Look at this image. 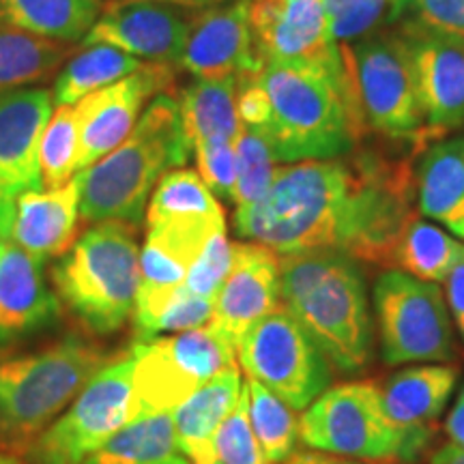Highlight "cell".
Listing matches in <instances>:
<instances>
[{
	"label": "cell",
	"instance_id": "19",
	"mask_svg": "<svg viewBox=\"0 0 464 464\" xmlns=\"http://www.w3.org/2000/svg\"><path fill=\"white\" fill-rule=\"evenodd\" d=\"M458 368L448 363L413 365L381 387L382 409L400 434V460H415L432 437V426L456 390Z\"/></svg>",
	"mask_w": 464,
	"mask_h": 464
},
{
	"label": "cell",
	"instance_id": "13",
	"mask_svg": "<svg viewBox=\"0 0 464 464\" xmlns=\"http://www.w3.org/2000/svg\"><path fill=\"white\" fill-rule=\"evenodd\" d=\"M249 26L263 63L344 73L324 0H249Z\"/></svg>",
	"mask_w": 464,
	"mask_h": 464
},
{
	"label": "cell",
	"instance_id": "27",
	"mask_svg": "<svg viewBox=\"0 0 464 464\" xmlns=\"http://www.w3.org/2000/svg\"><path fill=\"white\" fill-rule=\"evenodd\" d=\"M102 7V0H3L0 24L69 45L89 34Z\"/></svg>",
	"mask_w": 464,
	"mask_h": 464
},
{
	"label": "cell",
	"instance_id": "10",
	"mask_svg": "<svg viewBox=\"0 0 464 464\" xmlns=\"http://www.w3.org/2000/svg\"><path fill=\"white\" fill-rule=\"evenodd\" d=\"M131 372V351L110 359L67 406V413L31 445L28 464H82L136 420Z\"/></svg>",
	"mask_w": 464,
	"mask_h": 464
},
{
	"label": "cell",
	"instance_id": "39",
	"mask_svg": "<svg viewBox=\"0 0 464 464\" xmlns=\"http://www.w3.org/2000/svg\"><path fill=\"white\" fill-rule=\"evenodd\" d=\"M211 314L213 301L196 297L181 286L170 299V304L149 323V327L136 335V342L160 338L161 334H181L205 327L211 321Z\"/></svg>",
	"mask_w": 464,
	"mask_h": 464
},
{
	"label": "cell",
	"instance_id": "5",
	"mask_svg": "<svg viewBox=\"0 0 464 464\" xmlns=\"http://www.w3.org/2000/svg\"><path fill=\"white\" fill-rule=\"evenodd\" d=\"M106 353L78 335L0 362V445L28 451L106 365Z\"/></svg>",
	"mask_w": 464,
	"mask_h": 464
},
{
	"label": "cell",
	"instance_id": "36",
	"mask_svg": "<svg viewBox=\"0 0 464 464\" xmlns=\"http://www.w3.org/2000/svg\"><path fill=\"white\" fill-rule=\"evenodd\" d=\"M398 0H324L338 45L355 44L381 28L392 26Z\"/></svg>",
	"mask_w": 464,
	"mask_h": 464
},
{
	"label": "cell",
	"instance_id": "41",
	"mask_svg": "<svg viewBox=\"0 0 464 464\" xmlns=\"http://www.w3.org/2000/svg\"><path fill=\"white\" fill-rule=\"evenodd\" d=\"M445 293H448L450 314L454 318L458 332H460V338L464 340V256L450 271L448 280H445Z\"/></svg>",
	"mask_w": 464,
	"mask_h": 464
},
{
	"label": "cell",
	"instance_id": "47",
	"mask_svg": "<svg viewBox=\"0 0 464 464\" xmlns=\"http://www.w3.org/2000/svg\"><path fill=\"white\" fill-rule=\"evenodd\" d=\"M0 3H3V0H0Z\"/></svg>",
	"mask_w": 464,
	"mask_h": 464
},
{
	"label": "cell",
	"instance_id": "29",
	"mask_svg": "<svg viewBox=\"0 0 464 464\" xmlns=\"http://www.w3.org/2000/svg\"><path fill=\"white\" fill-rule=\"evenodd\" d=\"M82 464H189L179 448L172 413L142 415Z\"/></svg>",
	"mask_w": 464,
	"mask_h": 464
},
{
	"label": "cell",
	"instance_id": "43",
	"mask_svg": "<svg viewBox=\"0 0 464 464\" xmlns=\"http://www.w3.org/2000/svg\"><path fill=\"white\" fill-rule=\"evenodd\" d=\"M284 464H363L353 458H340L332 454H321V451H295Z\"/></svg>",
	"mask_w": 464,
	"mask_h": 464
},
{
	"label": "cell",
	"instance_id": "14",
	"mask_svg": "<svg viewBox=\"0 0 464 464\" xmlns=\"http://www.w3.org/2000/svg\"><path fill=\"white\" fill-rule=\"evenodd\" d=\"M177 67L161 63L144 65L119 82L75 103L78 125V172L100 161L130 136L149 100L170 92Z\"/></svg>",
	"mask_w": 464,
	"mask_h": 464
},
{
	"label": "cell",
	"instance_id": "16",
	"mask_svg": "<svg viewBox=\"0 0 464 464\" xmlns=\"http://www.w3.org/2000/svg\"><path fill=\"white\" fill-rule=\"evenodd\" d=\"M249 26V0H222L196 9L179 67L194 78H239L263 67Z\"/></svg>",
	"mask_w": 464,
	"mask_h": 464
},
{
	"label": "cell",
	"instance_id": "21",
	"mask_svg": "<svg viewBox=\"0 0 464 464\" xmlns=\"http://www.w3.org/2000/svg\"><path fill=\"white\" fill-rule=\"evenodd\" d=\"M404 33L413 48L428 136L439 138L460 130L464 127V42L426 33Z\"/></svg>",
	"mask_w": 464,
	"mask_h": 464
},
{
	"label": "cell",
	"instance_id": "3",
	"mask_svg": "<svg viewBox=\"0 0 464 464\" xmlns=\"http://www.w3.org/2000/svg\"><path fill=\"white\" fill-rule=\"evenodd\" d=\"M258 82L269 100L263 136L280 164L335 160L353 153L365 131L344 73L321 67L265 63Z\"/></svg>",
	"mask_w": 464,
	"mask_h": 464
},
{
	"label": "cell",
	"instance_id": "22",
	"mask_svg": "<svg viewBox=\"0 0 464 464\" xmlns=\"http://www.w3.org/2000/svg\"><path fill=\"white\" fill-rule=\"evenodd\" d=\"M80 191L75 179L56 189H33L17 196L7 241L45 263L61 258L80 237Z\"/></svg>",
	"mask_w": 464,
	"mask_h": 464
},
{
	"label": "cell",
	"instance_id": "32",
	"mask_svg": "<svg viewBox=\"0 0 464 464\" xmlns=\"http://www.w3.org/2000/svg\"><path fill=\"white\" fill-rule=\"evenodd\" d=\"M249 423L269 464H284L297 450L299 420L286 402L258 381L247 379Z\"/></svg>",
	"mask_w": 464,
	"mask_h": 464
},
{
	"label": "cell",
	"instance_id": "40",
	"mask_svg": "<svg viewBox=\"0 0 464 464\" xmlns=\"http://www.w3.org/2000/svg\"><path fill=\"white\" fill-rule=\"evenodd\" d=\"M196 166L207 188L232 202L237 185V150L235 142H200L194 144Z\"/></svg>",
	"mask_w": 464,
	"mask_h": 464
},
{
	"label": "cell",
	"instance_id": "11",
	"mask_svg": "<svg viewBox=\"0 0 464 464\" xmlns=\"http://www.w3.org/2000/svg\"><path fill=\"white\" fill-rule=\"evenodd\" d=\"M237 359L247 379L258 381L293 411H305L332 385V363L282 305L243 335Z\"/></svg>",
	"mask_w": 464,
	"mask_h": 464
},
{
	"label": "cell",
	"instance_id": "17",
	"mask_svg": "<svg viewBox=\"0 0 464 464\" xmlns=\"http://www.w3.org/2000/svg\"><path fill=\"white\" fill-rule=\"evenodd\" d=\"M276 307H280V254L254 241L232 243L230 274L213 301L208 327L237 348Z\"/></svg>",
	"mask_w": 464,
	"mask_h": 464
},
{
	"label": "cell",
	"instance_id": "26",
	"mask_svg": "<svg viewBox=\"0 0 464 464\" xmlns=\"http://www.w3.org/2000/svg\"><path fill=\"white\" fill-rule=\"evenodd\" d=\"M237 78H196L179 92V106L191 149L200 142H235L241 131Z\"/></svg>",
	"mask_w": 464,
	"mask_h": 464
},
{
	"label": "cell",
	"instance_id": "46",
	"mask_svg": "<svg viewBox=\"0 0 464 464\" xmlns=\"http://www.w3.org/2000/svg\"><path fill=\"white\" fill-rule=\"evenodd\" d=\"M0 464H22L17 458L11 454V451H7L5 448H0Z\"/></svg>",
	"mask_w": 464,
	"mask_h": 464
},
{
	"label": "cell",
	"instance_id": "38",
	"mask_svg": "<svg viewBox=\"0 0 464 464\" xmlns=\"http://www.w3.org/2000/svg\"><path fill=\"white\" fill-rule=\"evenodd\" d=\"M232 266V243L226 237V230L211 237L200 256L191 265L188 277H185L183 288L200 299L216 301L219 288L230 274Z\"/></svg>",
	"mask_w": 464,
	"mask_h": 464
},
{
	"label": "cell",
	"instance_id": "35",
	"mask_svg": "<svg viewBox=\"0 0 464 464\" xmlns=\"http://www.w3.org/2000/svg\"><path fill=\"white\" fill-rule=\"evenodd\" d=\"M392 26L464 42V0H398Z\"/></svg>",
	"mask_w": 464,
	"mask_h": 464
},
{
	"label": "cell",
	"instance_id": "15",
	"mask_svg": "<svg viewBox=\"0 0 464 464\" xmlns=\"http://www.w3.org/2000/svg\"><path fill=\"white\" fill-rule=\"evenodd\" d=\"M196 7L172 0H110L82 45L106 44L142 63L179 67Z\"/></svg>",
	"mask_w": 464,
	"mask_h": 464
},
{
	"label": "cell",
	"instance_id": "6",
	"mask_svg": "<svg viewBox=\"0 0 464 464\" xmlns=\"http://www.w3.org/2000/svg\"><path fill=\"white\" fill-rule=\"evenodd\" d=\"M52 284L61 304L92 334L123 329L136 310L140 286L136 224H92L52 266Z\"/></svg>",
	"mask_w": 464,
	"mask_h": 464
},
{
	"label": "cell",
	"instance_id": "18",
	"mask_svg": "<svg viewBox=\"0 0 464 464\" xmlns=\"http://www.w3.org/2000/svg\"><path fill=\"white\" fill-rule=\"evenodd\" d=\"M54 97L45 86H28L0 97V200L14 202L42 189L39 147Z\"/></svg>",
	"mask_w": 464,
	"mask_h": 464
},
{
	"label": "cell",
	"instance_id": "7",
	"mask_svg": "<svg viewBox=\"0 0 464 464\" xmlns=\"http://www.w3.org/2000/svg\"><path fill=\"white\" fill-rule=\"evenodd\" d=\"M340 52L363 123L393 140H411L415 150L426 149L430 136L409 34L385 26L355 44L340 45Z\"/></svg>",
	"mask_w": 464,
	"mask_h": 464
},
{
	"label": "cell",
	"instance_id": "28",
	"mask_svg": "<svg viewBox=\"0 0 464 464\" xmlns=\"http://www.w3.org/2000/svg\"><path fill=\"white\" fill-rule=\"evenodd\" d=\"M142 65L144 63L140 58L112 48V45H82V50L75 54L72 52L65 65L56 73L52 97H54L56 106H75L92 92L106 89V86L138 72Z\"/></svg>",
	"mask_w": 464,
	"mask_h": 464
},
{
	"label": "cell",
	"instance_id": "30",
	"mask_svg": "<svg viewBox=\"0 0 464 464\" xmlns=\"http://www.w3.org/2000/svg\"><path fill=\"white\" fill-rule=\"evenodd\" d=\"M69 56L67 44L0 24V97L54 78Z\"/></svg>",
	"mask_w": 464,
	"mask_h": 464
},
{
	"label": "cell",
	"instance_id": "1",
	"mask_svg": "<svg viewBox=\"0 0 464 464\" xmlns=\"http://www.w3.org/2000/svg\"><path fill=\"white\" fill-rule=\"evenodd\" d=\"M417 179L409 160L370 150L277 168L263 198L237 207L241 239L276 254L340 252L393 265L406 226L415 219Z\"/></svg>",
	"mask_w": 464,
	"mask_h": 464
},
{
	"label": "cell",
	"instance_id": "31",
	"mask_svg": "<svg viewBox=\"0 0 464 464\" xmlns=\"http://www.w3.org/2000/svg\"><path fill=\"white\" fill-rule=\"evenodd\" d=\"M464 256V243L448 235L443 228L423 219H413L406 226L396 247L393 265L417 280L440 284Z\"/></svg>",
	"mask_w": 464,
	"mask_h": 464
},
{
	"label": "cell",
	"instance_id": "20",
	"mask_svg": "<svg viewBox=\"0 0 464 464\" xmlns=\"http://www.w3.org/2000/svg\"><path fill=\"white\" fill-rule=\"evenodd\" d=\"M61 305L42 260L11 241H0V351L52 327Z\"/></svg>",
	"mask_w": 464,
	"mask_h": 464
},
{
	"label": "cell",
	"instance_id": "9",
	"mask_svg": "<svg viewBox=\"0 0 464 464\" xmlns=\"http://www.w3.org/2000/svg\"><path fill=\"white\" fill-rule=\"evenodd\" d=\"M372 304L387 365L454 359L451 316L437 284L387 269L376 277Z\"/></svg>",
	"mask_w": 464,
	"mask_h": 464
},
{
	"label": "cell",
	"instance_id": "2",
	"mask_svg": "<svg viewBox=\"0 0 464 464\" xmlns=\"http://www.w3.org/2000/svg\"><path fill=\"white\" fill-rule=\"evenodd\" d=\"M280 305L310 334L340 374L374 359V318L359 260L340 252L280 256Z\"/></svg>",
	"mask_w": 464,
	"mask_h": 464
},
{
	"label": "cell",
	"instance_id": "8",
	"mask_svg": "<svg viewBox=\"0 0 464 464\" xmlns=\"http://www.w3.org/2000/svg\"><path fill=\"white\" fill-rule=\"evenodd\" d=\"M130 351L136 420L172 413L205 382L237 368V348L208 324L170 338L136 342Z\"/></svg>",
	"mask_w": 464,
	"mask_h": 464
},
{
	"label": "cell",
	"instance_id": "24",
	"mask_svg": "<svg viewBox=\"0 0 464 464\" xmlns=\"http://www.w3.org/2000/svg\"><path fill=\"white\" fill-rule=\"evenodd\" d=\"M417 179V208L464 239V136L423 149Z\"/></svg>",
	"mask_w": 464,
	"mask_h": 464
},
{
	"label": "cell",
	"instance_id": "45",
	"mask_svg": "<svg viewBox=\"0 0 464 464\" xmlns=\"http://www.w3.org/2000/svg\"><path fill=\"white\" fill-rule=\"evenodd\" d=\"M172 3H181V5H188V7H208V5H216V3H222V0H172Z\"/></svg>",
	"mask_w": 464,
	"mask_h": 464
},
{
	"label": "cell",
	"instance_id": "37",
	"mask_svg": "<svg viewBox=\"0 0 464 464\" xmlns=\"http://www.w3.org/2000/svg\"><path fill=\"white\" fill-rule=\"evenodd\" d=\"M218 456L222 464H269L249 423V396L243 385L239 402L218 430Z\"/></svg>",
	"mask_w": 464,
	"mask_h": 464
},
{
	"label": "cell",
	"instance_id": "12",
	"mask_svg": "<svg viewBox=\"0 0 464 464\" xmlns=\"http://www.w3.org/2000/svg\"><path fill=\"white\" fill-rule=\"evenodd\" d=\"M305 448L353 460H392L400 456V434L382 409L381 387L351 381L329 387L299 417Z\"/></svg>",
	"mask_w": 464,
	"mask_h": 464
},
{
	"label": "cell",
	"instance_id": "44",
	"mask_svg": "<svg viewBox=\"0 0 464 464\" xmlns=\"http://www.w3.org/2000/svg\"><path fill=\"white\" fill-rule=\"evenodd\" d=\"M430 464H464V448L456 443L437 450L430 458Z\"/></svg>",
	"mask_w": 464,
	"mask_h": 464
},
{
	"label": "cell",
	"instance_id": "42",
	"mask_svg": "<svg viewBox=\"0 0 464 464\" xmlns=\"http://www.w3.org/2000/svg\"><path fill=\"white\" fill-rule=\"evenodd\" d=\"M445 432L451 439V443L464 448V385L458 392V398L454 406H451L448 420H445Z\"/></svg>",
	"mask_w": 464,
	"mask_h": 464
},
{
	"label": "cell",
	"instance_id": "25",
	"mask_svg": "<svg viewBox=\"0 0 464 464\" xmlns=\"http://www.w3.org/2000/svg\"><path fill=\"white\" fill-rule=\"evenodd\" d=\"M147 226H174L189 230H226L218 196L200 174L188 168L166 172L155 185L147 207Z\"/></svg>",
	"mask_w": 464,
	"mask_h": 464
},
{
	"label": "cell",
	"instance_id": "33",
	"mask_svg": "<svg viewBox=\"0 0 464 464\" xmlns=\"http://www.w3.org/2000/svg\"><path fill=\"white\" fill-rule=\"evenodd\" d=\"M42 185L56 189L78 174V125L75 106H56L42 136L39 147Z\"/></svg>",
	"mask_w": 464,
	"mask_h": 464
},
{
	"label": "cell",
	"instance_id": "4",
	"mask_svg": "<svg viewBox=\"0 0 464 464\" xmlns=\"http://www.w3.org/2000/svg\"><path fill=\"white\" fill-rule=\"evenodd\" d=\"M191 153L179 100L161 92L150 100L119 147L73 177L82 222L140 224L160 179L183 168Z\"/></svg>",
	"mask_w": 464,
	"mask_h": 464
},
{
	"label": "cell",
	"instance_id": "23",
	"mask_svg": "<svg viewBox=\"0 0 464 464\" xmlns=\"http://www.w3.org/2000/svg\"><path fill=\"white\" fill-rule=\"evenodd\" d=\"M239 368L218 374L172 411L177 443L189 464H222L218 430L241 396Z\"/></svg>",
	"mask_w": 464,
	"mask_h": 464
},
{
	"label": "cell",
	"instance_id": "34",
	"mask_svg": "<svg viewBox=\"0 0 464 464\" xmlns=\"http://www.w3.org/2000/svg\"><path fill=\"white\" fill-rule=\"evenodd\" d=\"M237 150V185L232 202L237 207L249 205L263 198L265 191L274 183L277 174V164L274 150L263 133L249 127H241L235 140Z\"/></svg>",
	"mask_w": 464,
	"mask_h": 464
}]
</instances>
